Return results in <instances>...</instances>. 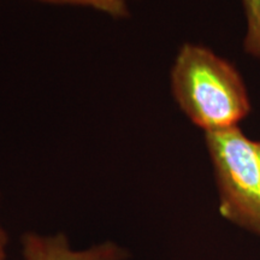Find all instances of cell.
Listing matches in <instances>:
<instances>
[{
	"label": "cell",
	"instance_id": "obj_1",
	"mask_svg": "<svg viewBox=\"0 0 260 260\" xmlns=\"http://www.w3.org/2000/svg\"><path fill=\"white\" fill-rule=\"evenodd\" d=\"M178 106L205 133L236 126L251 111L242 77L207 47L186 44L171 70Z\"/></svg>",
	"mask_w": 260,
	"mask_h": 260
},
{
	"label": "cell",
	"instance_id": "obj_2",
	"mask_svg": "<svg viewBox=\"0 0 260 260\" xmlns=\"http://www.w3.org/2000/svg\"><path fill=\"white\" fill-rule=\"evenodd\" d=\"M224 219L260 237V141L246 138L237 126L207 132Z\"/></svg>",
	"mask_w": 260,
	"mask_h": 260
},
{
	"label": "cell",
	"instance_id": "obj_3",
	"mask_svg": "<svg viewBox=\"0 0 260 260\" xmlns=\"http://www.w3.org/2000/svg\"><path fill=\"white\" fill-rule=\"evenodd\" d=\"M21 247L24 260H128L130 256L128 249L111 240L75 249L63 233L41 235L27 232L21 237Z\"/></svg>",
	"mask_w": 260,
	"mask_h": 260
},
{
	"label": "cell",
	"instance_id": "obj_4",
	"mask_svg": "<svg viewBox=\"0 0 260 260\" xmlns=\"http://www.w3.org/2000/svg\"><path fill=\"white\" fill-rule=\"evenodd\" d=\"M38 2L89 8L113 18H125L130 15L128 0H38Z\"/></svg>",
	"mask_w": 260,
	"mask_h": 260
},
{
	"label": "cell",
	"instance_id": "obj_5",
	"mask_svg": "<svg viewBox=\"0 0 260 260\" xmlns=\"http://www.w3.org/2000/svg\"><path fill=\"white\" fill-rule=\"evenodd\" d=\"M247 17L245 48L252 56L260 58V0H242Z\"/></svg>",
	"mask_w": 260,
	"mask_h": 260
},
{
	"label": "cell",
	"instance_id": "obj_6",
	"mask_svg": "<svg viewBox=\"0 0 260 260\" xmlns=\"http://www.w3.org/2000/svg\"><path fill=\"white\" fill-rule=\"evenodd\" d=\"M9 234L6 229L3 226L2 220H0V260L8 259V249H9Z\"/></svg>",
	"mask_w": 260,
	"mask_h": 260
}]
</instances>
